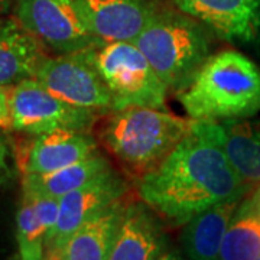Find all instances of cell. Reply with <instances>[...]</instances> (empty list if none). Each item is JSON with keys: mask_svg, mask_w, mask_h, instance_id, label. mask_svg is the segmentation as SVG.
Instances as JSON below:
<instances>
[{"mask_svg": "<svg viewBox=\"0 0 260 260\" xmlns=\"http://www.w3.org/2000/svg\"><path fill=\"white\" fill-rule=\"evenodd\" d=\"M10 174L9 168V148L5 138L0 135V181L8 178Z\"/></svg>", "mask_w": 260, "mask_h": 260, "instance_id": "7402d4cb", "label": "cell"}, {"mask_svg": "<svg viewBox=\"0 0 260 260\" xmlns=\"http://www.w3.org/2000/svg\"><path fill=\"white\" fill-rule=\"evenodd\" d=\"M250 200L253 201V204L256 205V208L260 211V188L253 194V197H250Z\"/></svg>", "mask_w": 260, "mask_h": 260, "instance_id": "cb8c5ba5", "label": "cell"}, {"mask_svg": "<svg viewBox=\"0 0 260 260\" xmlns=\"http://www.w3.org/2000/svg\"><path fill=\"white\" fill-rule=\"evenodd\" d=\"M242 200H229L197 214L184 224L181 244L188 260H220L225 232Z\"/></svg>", "mask_w": 260, "mask_h": 260, "instance_id": "2e32d148", "label": "cell"}, {"mask_svg": "<svg viewBox=\"0 0 260 260\" xmlns=\"http://www.w3.org/2000/svg\"><path fill=\"white\" fill-rule=\"evenodd\" d=\"M12 88L13 87L0 85V130H13L12 107H10Z\"/></svg>", "mask_w": 260, "mask_h": 260, "instance_id": "44dd1931", "label": "cell"}, {"mask_svg": "<svg viewBox=\"0 0 260 260\" xmlns=\"http://www.w3.org/2000/svg\"><path fill=\"white\" fill-rule=\"evenodd\" d=\"M15 18L56 55L100 44L85 26L77 0H15Z\"/></svg>", "mask_w": 260, "mask_h": 260, "instance_id": "52a82bcc", "label": "cell"}, {"mask_svg": "<svg viewBox=\"0 0 260 260\" xmlns=\"http://www.w3.org/2000/svg\"><path fill=\"white\" fill-rule=\"evenodd\" d=\"M112 167L109 159L99 150L90 158L47 174H26L22 179L23 191L61 200L64 195L85 185L93 178Z\"/></svg>", "mask_w": 260, "mask_h": 260, "instance_id": "ac0fdd59", "label": "cell"}, {"mask_svg": "<svg viewBox=\"0 0 260 260\" xmlns=\"http://www.w3.org/2000/svg\"><path fill=\"white\" fill-rule=\"evenodd\" d=\"M191 123L192 119H181L164 109L127 107L113 112L103 139L114 158L142 177L175 149Z\"/></svg>", "mask_w": 260, "mask_h": 260, "instance_id": "277c9868", "label": "cell"}, {"mask_svg": "<svg viewBox=\"0 0 260 260\" xmlns=\"http://www.w3.org/2000/svg\"><path fill=\"white\" fill-rule=\"evenodd\" d=\"M217 139L232 167L249 186L260 182V120L215 121Z\"/></svg>", "mask_w": 260, "mask_h": 260, "instance_id": "e0dca14e", "label": "cell"}, {"mask_svg": "<svg viewBox=\"0 0 260 260\" xmlns=\"http://www.w3.org/2000/svg\"><path fill=\"white\" fill-rule=\"evenodd\" d=\"M249 188L225 156L215 121L192 120L175 149L140 177L138 192L155 213L181 225L218 203L243 200Z\"/></svg>", "mask_w": 260, "mask_h": 260, "instance_id": "6da1fadb", "label": "cell"}, {"mask_svg": "<svg viewBox=\"0 0 260 260\" xmlns=\"http://www.w3.org/2000/svg\"><path fill=\"white\" fill-rule=\"evenodd\" d=\"M12 2H13V0H0V12H5V10L9 9Z\"/></svg>", "mask_w": 260, "mask_h": 260, "instance_id": "d4e9b609", "label": "cell"}, {"mask_svg": "<svg viewBox=\"0 0 260 260\" xmlns=\"http://www.w3.org/2000/svg\"><path fill=\"white\" fill-rule=\"evenodd\" d=\"M257 260H260V256H259V257H257Z\"/></svg>", "mask_w": 260, "mask_h": 260, "instance_id": "484cf974", "label": "cell"}, {"mask_svg": "<svg viewBox=\"0 0 260 260\" xmlns=\"http://www.w3.org/2000/svg\"><path fill=\"white\" fill-rule=\"evenodd\" d=\"M35 80L49 93L73 106L97 113L112 112V94L83 51L47 56Z\"/></svg>", "mask_w": 260, "mask_h": 260, "instance_id": "ba28073f", "label": "cell"}, {"mask_svg": "<svg viewBox=\"0 0 260 260\" xmlns=\"http://www.w3.org/2000/svg\"><path fill=\"white\" fill-rule=\"evenodd\" d=\"M99 152L97 142L84 130H52L32 136L19 152V168L26 174H47L77 164Z\"/></svg>", "mask_w": 260, "mask_h": 260, "instance_id": "7c38bea8", "label": "cell"}, {"mask_svg": "<svg viewBox=\"0 0 260 260\" xmlns=\"http://www.w3.org/2000/svg\"><path fill=\"white\" fill-rule=\"evenodd\" d=\"M77 6L99 42H133L156 10L149 0H77Z\"/></svg>", "mask_w": 260, "mask_h": 260, "instance_id": "30bf717a", "label": "cell"}, {"mask_svg": "<svg viewBox=\"0 0 260 260\" xmlns=\"http://www.w3.org/2000/svg\"><path fill=\"white\" fill-rule=\"evenodd\" d=\"M185 15L227 42H253L260 34V0H174Z\"/></svg>", "mask_w": 260, "mask_h": 260, "instance_id": "8fae6325", "label": "cell"}, {"mask_svg": "<svg viewBox=\"0 0 260 260\" xmlns=\"http://www.w3.org/2000/svg\"><path fill=\"white\" fill-rule=\"evenodd\" d=\"M127 182L113 169H106L85 185L59 200V211L54 232L47 243V260H54L67 240L85 221L126 195Z\"/></svg>", "mask_w": 260, "mask_h": 260, "instance_id": "9c48e42d", "label": "cell"}, {"mask_svg": "<svg viewBox=\"0 0 260 260\" xmlns=\"http://www.w3.org/2000/svg\"><path fill=\"white\" fill-rule=\"evenodd\" d=\"M133 44L172 93L185 88L211 55L203 26L181 10H155Z\"/></svg>", "mask_w": 260, "mask_h": 260, "instance_id": "3957f363", "label": "cell"}, {"mask_svg": "<svg viewBox=\"0 0 260 260\" xmlns=\"http://www.w3.org/2000/svg\"><path fill=\"white\" fill-rule=\"evenodd\" d=\"M124 208L117 201L95 214L67 240L54 260H109Z\"/></svg>", "mask_w": 260, "mask_h": 260, "instance_id": "9a60e30c", "label": "cell"}, {"mask_svg": "<svg viewBox=\"0 0 260 260\" xmlns=\"http://www.w3.org/2000/svg\"><path fill=\"white\" fill-rule=\"evenodd\" d=\"M83 52L112 94V112L165 107L167 85L133 42H100Z\"/></svg>", "mask_w": 260, "mask_h": 260, "instance_id": "5b68a950", "label": "cell"}, {"mask_svg": "<svg viewBox=\"0 0 260 260\" xmlns=\"http://www.w3.org/2000/svg\"><path fill=\"white\" fill-rule=\"evenodd\" d=\"M10 107L13 130L29 136L61 129L88 132L97 117V112L58 99L35 78L13 85Z\"/></svg>", "mask_w": 260, "mask_h": 260, "instance_id": "8992f818", "label": "cell"}, {"mask_svg": "<svg viewBox=\"0 0 260 260\" xmlns=\"http://www.w3.org/2000/svg\"><path fill=\"white\" fill-rule=\"evenodd\" d=\"M44 44L16 18H0V85L35 78L47 58Z\"/></svg>", "mask_w": 260, "mask_h": 260, "instance_id": "5bb4252c", "label": "cell"}, {"mask_svg": "<svg viewBox=\"0 0 260 260\" xmlns=\"http://www.w3.org/2000/svg\"><path fill=\"white\" fill-rule=\"evenodd\" d=\"M155 260H188V259H185V257H184V256H182V254H181L178 250H174V249H169V247H167V249L162 251V253H160Z\"/></svg>", "mask_w": 260, "mask_h": 260, "instance_id": "603a6c76", "label": "cell"}, {"mask_svg": "<svg viewBox=\"0 0 260 260\" xmlns=\"http://www.w3.org/2000/svg\"><path fill=\"white\" fill-rule=\"evenodd\" d=\"M260 256V211L250 198L242 201L225 232L220 260H257Z\"/></svg>", "mask_w": 260, "mask_h": 260, "instance_id": "d6986e66", "label": "cell"}, {"mask_svg": "<svg viewBox=\"0 0 260 260\" xmlns=\"http://www.w3.org/2000/svg\"><path fill=\"white\" fill-rule=\"evenodd\" d=\"M49 227L38 213L28 192H23L16 215V240L20 260H47Z\"/></svg>", "mask_w": 260, "mask_h": 260, "instance_id": "ffe728a7", "label": "cell"}, {"mask_svg": "<svg viewBox=\"0 0 260 260\" xmlns=\"http://www.w3.org/2000/svg\"><path fill=\"white\" fill-rule=\"evenodd\" d=\"M177 95L192 120L249 119L260 112V68L239 51H220Z\"/></svg>", "mask_w": 260, "mask_h": 260, "instance_id": "7a4b0ae2", "label": "cell"}, {"mask_svg": "<svg viewBox=\"0 0 260 260\" xmlns=\"http://www.w3.org/2000/svg\"><path fill=\"white\" fill-rule=\"evenodd\" d=\"M168 247L158 215L146 203L126 205L109 260H155Z\"/></svg>", "mask_w": 260, "mask_h": 260, "instance_id": "4fadbf2b", "label": "cell"}]
</instances>
